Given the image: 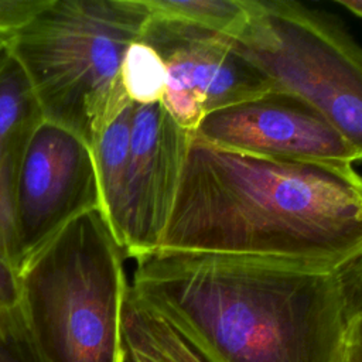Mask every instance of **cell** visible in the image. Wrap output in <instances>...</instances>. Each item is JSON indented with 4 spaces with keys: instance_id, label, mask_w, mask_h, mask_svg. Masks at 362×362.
Masks as SVG:
<instances>
[{
    "instance_id": "obj_17",
    "label": "cell",
    "mask_w": 362,
    "mask_h": 362,
    "mask_svg": "<svg viewBox=\"0 0 362 362\" xmlns=\"http://www.w3.org/2000/svg\"><path fill=\"white\" fill-rule=\"evenodd\" d=\"M0 362H42L31 334L18 339H0Z\"/></svg>"
},
{
    "instance_id": "obj_12",
    "label": "cell",
    "mask_w": 362,
    "mask_h": 362,
    "mask_svg": "<svg viewBox=\"0 0 362 362\" xmlns=\"http://www.w3.org/2000/svg\"><path fill=\"white\" fill-rule=\"evenodd\" d=\"M133 109L134 103L130 102L109 122L92 144L100 212L103 214L116 242L119 240L123 221Z\"/></svg>"
},
{
    "instance_id": "obj_13",
    "label": "cell",
    "mask_w": 362,
    "mask_h": 362,
    "mask_svg": "<svg viewBox=\"0 0 362 362\" xmlns=\"http://www.w3.org/2000/svg\"><path fill=\"white\" fill-rule=\"evenodd\" d=\"M150 16L236 38L249 21L250 0H144Z\"/></svg>"
},
{
    "instance_id": "obj_18",
    "label": "cell",
    "mask_w": 362,
    "mask_h": 362,
    "mask_svg": "<svg viewBox=\"0 0 362 362\" xmlns=\"http://www.w3.org/2000/svg\"><path fill=\"white\" fill-rule=\"evenodd\" d=\"M344 362H362V315L356 311L354 313Z\"/></svg>"
},
{
    "instance_id": "obj_2",
    "label": "cell",
    "mask_w": 362,
    "mask_h": 362,
    "mask_svg": "<svg viewBox=\"0 0 362 362\" xmlns=\"http://www.w3.org/2000/svg\"><path fill=\"white\" fill-rule=\"evenodd\" d=\"M156 252L346 267L362 260V175L351 164L250 156L192 136Z\"/></svg>"
},
{
    "instance_id": "obj_9",
    "label": "cell",
    "mask_w": 362,
    "mask_h": 362,
    "mask_svg": "<svg viewBox=\"0 0 362 362\" xmlns=\"http://www.w3.org/2000/svg\"><path fill=\"white\" fill-rule=\"evenodd\" d=\"M192 133L181 129L161 102L133 109L122 230L126 257L158 249L177 195Z\"/></svg>"
},
{
    "instance_id": "obj_6",
    "label": "cell",
    "mask_w": 362,
    "mask_h": 362,
    "mask_svg": "<svg viewBox=\"0 0 362 362\" xmlns=\"http://www.w3.org/2000/svg\"><path fill=\"white\" fill-rule=\"evenodd\" d=\"M140 40L164 61L163 107L189 133L205 115L276 89L221 34L148 14Z\"/></svg>"
},
{
    "instance_id": "obj_14",
    "label": "cell",
    "mask_w": 362,
    "mask_h": 362,
    "mask_svg": "<svg viewBox=\"0 0 362 362\" xmlns=\"http://www.w3.org/2000/svg\"><path fill=\"white\" fill-rule=\"evenodd\" d=\"M122 83L126 95L136 105L161 102L167 71L160 54L144 41H134L123 58Z\"/></svg>"
},
{
    "instance_id": "obj_5",
    "label": "cell",
    "mask_w": 362,
    "mask_h": 362,
    "mask_svg": "<svg viewBox=\"0 0 362 362\" xmlns=\"http://www.w3.org/2000/svg\"><path fill=\"white\" fill-rule=\"evenodd\" d=\"M230 42L277 90L320 112L362 161V47L341 24L297 1L250 0Z\"/></svg>"
},
{
    "instance_id": "obj_1",
    "label": "cell",
    "mask_w": 362,
    "mask_h": 362,
    "mask_svg": "<svg viewBox=\"0 0 362 362\" xmlns=\"http://www.w3.org/2000/svg\"><path fill=\"white\" fill-rule=\"evenodd\" d=\"M134 260L130 290L206 362H344L348 266L180 252Z\"/></svg>"
},
{
    "instance_id": "obj_19",
    "label": "cell",
    "mask_w": 362,
    "mask_h": 362,
    "mask_svg": "<svg viewBox=\"0 0 362 362\" xmlns=\"http://www.w3.org/2000/svg\"><path fill=\"white\" fill-rule=\"evenodd\" d=\"M348 284L354 311L362 315V260L348 266Z\"/></svg>"
},
{
    "instance_id": "obj_8",
    "label": "cell",
    "mask_w": 362,
    "mask_h": 362,
    "mask_svg": "<svg viewBox=\"0 0 362 362\" xmlns=\"http://www.w3.org/2000/svg\"><path fill=\"white\" fill-rule=\"evenodd\" d=\"M192 136L209 146L267 158L351 165L359 161L320 112L277 89L205 115Z\"/></svg>"
},
{
    "instance_id": "obj_22",
    "label": "cell",
    "mask_w": 362,
    "mask_h": 362,
    "mask_svg": "<svg viewBox=\"0 0 362 362\" xmlns=\"http://www.w3.org/2000/svg\"><path fill=\"white\" fill-rule=\"evenodd\" d=\"M124 362H134V361H130V359H124Z\"/></svg>"
},
{
    "instance_id": "obj_20",
    "label": "cell",
    "mask_w": 362,
    "mask_h": 362,
    "mask_svg": "<svg viewBox=\"0 0 362 362\" xmlns=\"http://www.w3.org/2000/svg\"><path fill=\"white\" fill-rule=\"evenodd\" d=\"M335 3L362 18V0H335Z\"/></svg>"
},
{
    "instance_id": "obj_10",
    "label": "cell",
    "mask_w": 362,
    "mask_h": 362,
    "mask_svg": "<svg viewBox=\"0 0 362 362\" xmlns=\"http://www.w3.org/2000/svg\"><path fill=\"white\" fill-rule=\"evenodd\" d=\"M42 120L34 90L6 45L0 54V256L18 272L17 189L30 141Z\"/></svg>"
},
{
    "instance_id": "obj_16",
    "label": "cell",
    "mask_w": 362,
    "mask_h": 362,
    "mask_svg": "<svg viewBox=\"0 0 362 362\" xmlns=\"http://www.w3.org/2000/svg\"><path fill=\"white\" fill-rule=\"evenodd\" d=\"M49 3L51 0H0V40L7 42Z\"/></svg>"
},
{
    "instance_id": "obj_7",
    "label": "cell",
    "mask_w": 362,
    "mask_h": 362,
    "mask_svg": "<svg viewBox=\"0 0 362 362\" xmlns=\"http://www.w3.org/2000/svg\"><path fill=\"white\" fill-rule=\"evenodd\" d=\"M92 209H100V198L90 146L44 119L30 141L17 189L21 266L69 222Z\"/></svg>"
},
{
    "instance_id": "obj_4",
    "label": "cell",
    "mask_w": 362,
    "mask_h": 362,
    "mask_svg": "<svg viewBox=\"0 0 362 362\" xmlns=\"http://www.w3.org/2000/svg\"><path fill=\"white\" fill-rule=\"evenodd\" d=\"M123 257L103 214L92 209L23 263V305L42 362H124Z\"/></svg>"
},
{
    "instance_id": "obj_11",
    "label": "cell",
    "mask_w": 362,
    "mask_h": 362,
    "mask_svg": "<svg viewBox=\"0 0 362 362\" xmlns=\"http://www.w3.org/2000/svg\"><path fill=\"white\" fill-rule=\"evenodd\" d=\"M124 359L134 362H206L127 286L122 307Z\"/></svg>"
},
{
    "instance_id": "obj_15",
    "label": "cell",
    "mask_w": 362,
    "mask_h": 362,
    "mask_svg": "<svg viewBox=\"0 0 362 362\" xmlns=\"http://www.w3.org/2000/svg\"><path fill=\"white\" fill-rule=\"evenodd\" d=\"M28 335L20 272L0 256V339H17Z\"/></svg>"
},
{
    "instance_id": "obj_3",
    "label": "cell",
    "mask_w": 362,
    "mask_h": 362,
    "mask_svg": "<svg viewBox=\"0 0 362 362\" xmlns=\"http://www.w3.org/2000/svg\"><path fill=\"white\" fill-rule=\"evenodd\" d=\"M148 18L144 0H51L6 45L45 120L92 144L132 100L122 83L127 48Z\"/></svg>"
},
{
    "instance_id": "obj_21",
    "label": "cell",
    "mask_w": 362,
    "mask_h": 362,
    "mask_svg": "<svg viewBox=\"0 0 362 362\" xmlns=\"http://www.w3.org/2000/svg\"><path fill=\"white\" fill-rule=\"evenodd\" d=\"M4 45H6V44H4V41H1V40H0V54H1L3 48H4Z\"/></svg>"
}]
</instances>
